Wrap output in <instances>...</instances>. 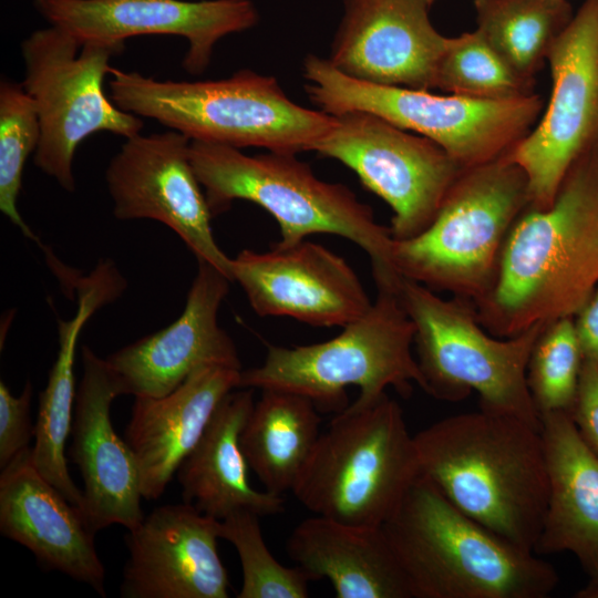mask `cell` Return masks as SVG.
I'll use <instances>...</instances> for the list:
<instances>
[{
  "mask_svg": "<svg viewBox=\"0 0 598 598\" xmlns=\"http://www.w3.org/2000/svg\"><path fill=\"white\" fill-rule=\"evenodd\" d=\"M598 285V143L568 171L553 204L529 205L504 241L491 289L474 302L483 328L512 338L575 317Z\"/></svg>",
  "mask_w": 598,
  "mask_h": 598,
  "instance_id": "1",
  "label": "cell"
},
{
  "mask_svg": "<svg viewBox=\"0 0 598 598\" xmlns=\"http://www.w3.org/2000/svg\"><path fill=\"white\" fill-rule=\"evenodd\" d=\"M421 473L461 512L535 553L548 499L540 430L481 409L414 434Z\"/></svg>",
  "mask_w": 598,
  "mask_h": 598,
  "instance_id": "2",
  "label": "cell"
},
{
  "mask_svg": "<svg viewBox=\"0 0 598 598\" xmlns=\"http://www.w3.org/2000/svg\"><path fill=\"white\" fill-rule=\"evenodd\" d=\"M382 529L414 598H545L558 584L550 564L461 512L423 474Z\"/></svg>",
  "mask_w": 598,
  "mask_h": 598,
  "instance_id": "3",
  "label": "cell"
},
{
  "mask_svg": "<svg viewBox=\"0 0 598 598\" xmlns=\"http://www.w3.org/2000/svg\"><path fill=\"white\" fill-rule=\"evenodd\" d=\"M111 100L193 141L297 154L333 126L334 115L291 101L270 75L241 69L216 81L157 80L111 69Z\"/></svg>",
  "mask_w": 598,
  "mask_h": 598,
  "instance_id": "4",
  "label": "cell"
},
{
  "mask_svg": "<svg viewBox=\"0 0 598 598\" xmlns=\"http://www.w3.org/2000/svg\"><path fill=\"white\" fill-rule=\"evenodd\" d=\"M190 162L214 216L237 199L255 203L278 223L281 247L312 234H332L361 247L373 278L395 274L390 227L375 221L370 206L340 183L319 179L296 154L247 155L233 146L190 141Z\"/></svg>",
  "mask_w": 598,
  "mask_h": 598,
  "instance_id": "5",
  "label": "cell"
},
{
  "mask_svg": "<svg viewBox=\"0 0 598 598\" xmlns=\"http://www.w3.org/2000/svg\"><path fill=\"white\" fill-rule=\"evenodd\" d=\"M421 474L414 435L385 392L338 412L291 492L315 515L381 527Z\"/></svg>",
  "mask_w": 598,
  "mask_h": 598,
  "instance_id": "6",
  "label": "cell"
},
{
  "mask_svg": "<svg viewBox=\"0 0 598 598\" xmlns=\"http://www.w3.org/2000/svg\"><path fill=\"white\" fill-rule=\"evenodd\" d=\"M528 205L527 177L506 155L463 168L432 223L412 238H393L391 266L475 302L491 289L506 236Z\"/></svg>",
  "mask_w": 598,
  "mask_h": 598,
  "instance_id": "7",
  "label": "cell"
},
{
  "mask_svg": "<svg viewBox=\"0 0 598 598\" xmlns=\"http://www.w3.org/2000/svg\"><path fill=\"white\" fill-rule=\"evenodd\" d=\"M391 286L414 324L416 361L427 394L458 401L475 391L481 409L514 415L542 429L527 384V365L547 324L533 326L512 338H497L480 323L470 299H442L401 275Z\"/></svg>",
  "mask_w": 598,
  "mask_h": 598,
  "instance_id": "8",
  "label": "cell"
},
{
  "mask_svg": "<svg viewBox=\"0 0 598 598\" xmlns=\"http://www.w3.org/2000/svg\"><path fill=\"white\" fill-rule=\"evenodd\" d=\"M377 298L360 318L334 338L286 348L267 344L261 365L241 370L239 388L281 389L310 398L317 408H346V389H360L368 402L393 388L409 396L412 383L426 390L412 354L415 328L390 285H377Z\"/></svg>",
  "mask_w": 598,
  "mask_h": 598,
  "instance_id": "9",
  "label": "cell"
},
{
  "mask_svg": "<svg viewBox=\"0 0 598 598\" xmlns=\"http://www.w3.org/2000/svg\"><path fill=\"white\" fill-rule=\"evenodd\" d=\"M305 90L322 112L374 114L441 146L462 168L508 153L534 127L544 107L538 94L488 101L427 90L385 86L352 79L328 59L308 54L302 63Z\"/></svg>",
  "mask_w": 598,
  "mask_h": 598,
  "instance_id": "10",
  "label": "cell"
},
{
  "mask_svg": "<svg viewBox=\"0 0 598 598\" xmlns=\"http://www.w3.org/2000/svg\"><path fill=\"white\" fill-rule=\"evenodd\" d=\"M124 44L83 45L61 28L33 31L21 43L24 79L35 103L40 141L34 164L66 192L75 190L73 159L90 135L109 132L125 138L143 127L140 116L121 110L104 91L110 61Z\"/></svg>",
  "mask_w": 598,
  "mask_h": 598,
  "instance_id": "11",
  "label": "cell"
},
{
  "mask_svg": "<svg viewBox=\"0 0 598 598\" xmlns=\"http://www.w3.org/2000/svg\"><path fill=\"white\" fill-rule=\"evenodd\" d=\"M334 117L311 151L344 164L391 207L394 239L419 235L463 168L430 138L374 114L353 111Z\"/></svg>",
  "mask_w": 598,
  "mask_h": 598,
  "instance_id": "12",
  "label": "cell"
},
{
  "mask_svg": "<svg viewBox=\"0 0 598 598\" xmlns=\"http://www.w3.org/2000/svg\"><path fill=\"white\" fill-rule=\"evenodd\" d=\"M551 94L538 123L505 155L527 177L529 206L548 208L575 162L598 143V0H586L553 44Z\"/></svg>",
  "mask_w": 598,
  "mask_h": 598,
  "instance_id": "13",
  "label": "cell"
},
{
  "mask_svg": "<svg viewBox=\"0 0 598 598\" xmlns=\"http://www.w3.org/2000/svg\"><path fill=\"white\" fill-rule=\"evenodd\" d=\"M190 141L174 130L126 138L105 172L113 214L120 220L164 224L197 261L213 265L231 280V258L214 238L213 215L190 162Z\"/></svg>",
  "mask_w": 598,
  "mask_h": 598,
  "instance_id": "14",
  "label": "cell"
},
{
  "mask_svg": "<svg viewBox=\"0 0 598 598\" xmlns=\"http://www.w3.org/2000/svg\"><path fill=\"white\" fill-rule=\"evenodd\" d=\"M51 25L87 42L124 44L147 34L187 40L183 68L203 73L215 44L224 37L255 27L259 13L251 0H33Z\"/></svg>",
  "mask_w": 598,
  "mask_h": 598,
  "instance_id": "15",
  "label": "cell"
},
{
  "mask_svg": "<svg viewBox=\"0 0 598 598\" xmlns=\"http://www.w3.org/2000/svg\"><path fill=\"white\" fill-rule=\"evenodd\" d=\"M230 270L260 317L344 327L372 305L346 259L307 239L264 252L244 249L231 258Z\"/></svg>",
  "mask_w": 598,
  "mask_h": 598,
  "instance_id": "16",
  "label": "cell"
},
{
  "mask_svg": "<svg viewBox=\"0 0 598 598\" xmlns=\"http://www.w3.org/2000/svg\"><path fill=\"white\" fill-rule=\"evenodd\" d=\"M230 282L213 265L197 261L181 316L166 328L105 358L120 395L164 396L204 365L241 369L233 339L218 323Z\"/></svg>",
  "mask_w": 598,
  "mask_h": 598,
  "instance_id": "17",
  "label": "cell"
},
{
  "mask_svg": "<svg viewBox=\"0 0 598 598\" xmlns=\"http://www.w3.org/2000/svg\"><path fill=\"white\" fill-rule=\"evenodd\" d=\"M429 0H344L330 63L368 83L435 89L448 38L429 17Z\"/></svg>",
  "mask_w": 598,
  "mask_h": 598,
  "instance_id": "18",
  "label": "cell"
},
{
  "mask_svg": "<svg viewBox=\"0 0 598 598\" xmlns=\"http://www.w3.org/2000/svg\"><path fill=\"white\" fill-rule=\"evenodd\" d=\"M219 520L190 504L152 511L125 536L123 598H227L218 550Z\"/></svg>",
  "mask_w": 598,
  "mask_h": 598,
  "instance_id": "19",
  "label": "cell"
},
{
  "mask_svg": "<svg viewBox=\"0 0 598 598\" xmlns=\"http://www.w3.org/2000/svg\"><path fill=\"white\" fill-rule=\"evenodd\" d=\"M82 369L69 450L84 485L82 513L94 533L113 524L130 530L145 515L135 457L111 420V405L120 392L105 359L86 346L82 347Z\"/></svg>",
  "mask_w": 598,
  "mask_h": 598,
  "instance_id": "20",
  "label": "cell"
},
{
  "mask_svg": "<svg viewBox=\"0 0 598 598\" xmlns=\"http://www.w3.org/2000/svg\"><path fill=\"white\" fill-rule=\"evenodd\" d=\"M0 532L32 551L42 566L105 596V569L96 553L95 533L81 508L37 470L31 447L1 470Z\"/></svg>",
  "mask_w": 598,
  "mask_h": 598,
  "instance_id": "21",
  "label": "cell"
},
{
  "mask_svg": "<svg viewBox=\"0 0 598 598\" xmlns=\"http://www.w3.org/2000/svg\"><path fill=\"white\" fill-rule=\"evenodd\" d=\"M241 370L204 365L164 396H135L124 440L135 457L144 498L161 497L221 400L239 388Z\"/></svg>",
  "mask_w": 598,
  "mask_h": 598,
  "instance_id": "22",
  "label": "cell"
},
{
  "mask_svg": "<svg viewBox=\"0 0 598 598\" xmlns=\"http://www.w3.org/2000/svg\"><path fill=\"white\" fill-rule=\"evenodd\" d=\"M548 499L535 553H574L598 581V455L569 413L540 415Z\"/></svg>",
  "mask_w": 598,
  "mask_h": 598,
  "instance_id": "23",
  "label": "cell"
},
{
  "mask_svg": "<svg viewBox=\"0 0 598 598\" xmlns=\"http://www.w3.org/2000/svg\"><path fill=\"white\" fill-rule=\"evenodd\" d=\"M286 550L311 580L327 578L337 598H414L382 526L315 515L292 529Z\"/></svg>",
  "mask_w": 598,
  "mask_h": 598,
  "instance_id": "24",
  "label": "cell"
},
{
  "mask_svg": "<svg viewBox=\"0 0 598 598\" xmlns=\"http://www.w3.org/2000/svg\"><path fill=\"white\" fill-rule=\"evenodd\" d=\"M236 390L221 400L177 470L184 503L218 520L238 511L260 517L285 511L282 496L257 491L249 483V465L239 439L255 404L254 389Z\"/></svg>",
  "mask_w": 598,
  "mask_h": 598,
  "instance_id": "25",
  "label": "cell"
},
{
  "mask_svg": "<svg viewBox=\"0 0 598 598\" xmlns=\"http://www.w3.org/2000/svg\"><path fill=\"white\" fill-rule=\"evenodd\" d=\"M124 281L116 267L106 260L100 262L81 282L75 315L70 320L56 319L58 355L48 384L39 395L35 443L31 447L33 463L70 503L80 508L83 506V492L74 484L65 456L76 396L73 373L75 348L86 321L120 295Z\"/></svg>",
  "mask_w": 598,
  "mask_h": 598,
  "instance_id": "26",
  "label": "cell"
},
{
  "mask_svg": "<svg viewBox=\"0 0 598 598\" xmlns=\"http://www.w3.org/2000/svg\"><path fill=\"white\" fill-rule=\"evenodd\" d=\"M321 417L308 396L262 389L240 433L249 468L265 491H292L320 436Z\"/></svg>",
  "mask_w": 598,
  "mask_h": 598,
  "instance_id": "27",
  "label": "cell"
},
{
  "mask_svg": "<svg viewBox=\"0 0 598 598\" xmlns=\"http://www.w3.org/2000/svg\"><path fill=\"white\" fill-rule=\"evenodd\" d=\"M476 29L524 79L533 80L574 14L567 0H474Z\"/></svg>",
  "mask_w": 598,
  "mask_h": 598,
  "instance_id": "28",
  "label": "cell"
},
{
  "mask_svg": "<svg viewBox=\"0 0 598 598\" xmlns=\"http://www.w3.org/2000/svg\"><path fill=\"white\" fill-rule=\"evenodd\" d=\"M533 85V80L522 78L509 68L477 29L448 38L435 76V89L488 101L530 95Z\"/></svg>",
  "mask_w": 598,
  "mask_h": 598,
  "instance_id": "29",
  "label": "cell"
},
{
  "mask_svg": "<svg viewBox=\"0 0 598 598\" xmlns=\"http://www.w3.org/2000/svg\"><path fill=\"white\" fill-rule=\"evenodd\" d=\"M584 357L574 317L548 323L537 338L527 365V384L539 414L571 413Z\"/></svg>",
  "mask_w": 598,
  "mask_h": 598,
  "instance_id": "30",
  "label": "cell"
},
{
  "mask_svg": "<svg viewBox=\"0 0 598 598\" xmlns=\"http://www.w3.org/2000/svg\"><path fill=\"white\" fill-rule=\"evenodd\" d=\"M259 515L235 512L219 520V537L237 550L243 582L238 598H306L310 577L298 566L280 564L262 537Z\"/></svg>",
  "mask_w": 598,
  "mask_h": 598,
  "instance_id": "31",
  "label": "cell"
},
{
  "mask_svg": "<svg viewBox=\"0 0 598 598\" xmlns=\"http://www.w3.org/2000/svg\"><path fill=\"white\" fill-rule=\"evenodd\" d=\"M35 103L21 84L7 79L0 83V210L21 233L38 238L20 215L17 202L25 162L40 141Z\"/></svg>",
  "mask_w": 598,
  "mask_h": 598,
  "instance_id": "32",
  "label": "cell"
},
{
  "mask_svg": "<svg viewBox=\"0 0 598 598\" xmlns=\"http://www.w3.org/2000/svg\"><path fill=\"white\" fill-rule=\"evenodd\" d=\"M33 395L31 381H27L20 395L11 394L0 381V467H6L19 453L29 447L34 435L31 427L30 404Z\"/></svg>",
  "mask_w": 598,
  "mask_h": 598,
  "instance_id": "33",
  "label": "cell"
},
{
  "mask_svg": "<svg viewBox=\"0 0 598 598\" xmlns=\"http://www.w3.org/2000/svg\"><path fill=\"white\" fill-rule=\"evenodd\" d=\"M581 437L598 455V363L584 359L577 399L570 413Z\"/></svg>",
  "mask_w": 598,
  "mask_h": 598,
  "instance_id": "34",
  "label": "cell"
},
{
  "mask_svg": "<svg viewBox=\"0 0 598 598\" xmlns=\"http://www.w3.org/2000/svg\"><path fill=\"white\" fill-rule=\"evenodd\" d=\"M574 321L584 359L598 363V285Z\"/></svg>",
  "mask_w": 598,
  "mask_h": 598,
  "instance_id": "35",
  "label": "cell"
},
{
  "mask_svg": "<svg viewBox=\"0 0 598 598\" xmlns=\"http://www.w3.org/2000/svg\"><path fill=\"white\" fill-rule=\"evenodd\" d=\"M576 596L581 598H598V581H590L589 585Z\"/></svg>",
  "mask_w": 598,
  "mask_h": 598,
  "instance_id": "36",
  "label": "cell"
},
{
  "mask_svg": "<svg viewBox=\"0 0 598 598\" xmlns=\"http://www.w3.org/2000/svg\"><path fill=\"white\" fill-rule=\"evenodd\" d=\"M435 0H429V2L432 4Z\"/></svg>",
  "mask_w": 598,
  "mask_h": 598,
  "instance_id": "37",
  "label": "cell"
}]
</instances>
